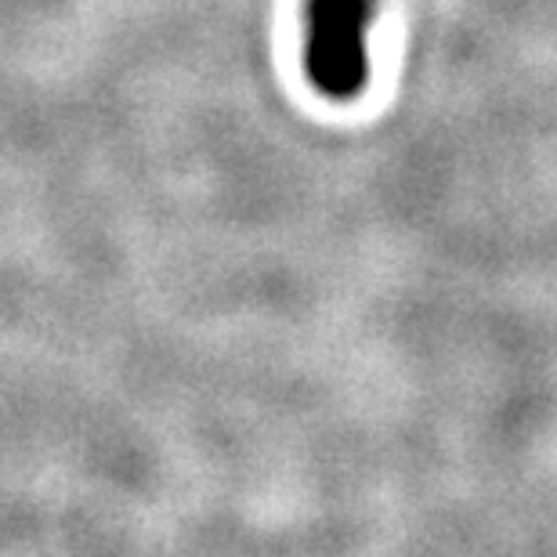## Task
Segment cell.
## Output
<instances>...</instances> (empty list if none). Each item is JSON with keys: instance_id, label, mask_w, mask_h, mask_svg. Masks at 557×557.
Segmentation results:
<instances>
[{"instance_id": "1", "label": "cell", "mask_w": 557, "mask_h": 557, "mask_svg": "<svg viewBox=\"0 0 557 557\" xmlns=\"http://www.w3.org/2000/svg\"><path fill=\"white\" fill-rule=\"evenodd\" d=\"M370 0H311L308 73L330 98H351L366 84Z\"/></svg>"}]
</instances>
